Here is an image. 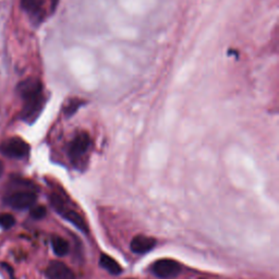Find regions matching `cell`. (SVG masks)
<instances>
[{"label":"cell","instance_id":"cell-14","mask_svg":"<svg viewBox=\"0 0 279 279\" xmlns=\"http://www.w3.org/2000/svg\"><path fill=\"white\" fill-rule=\"evenodd\" d=\"M76 101L77 99H75V102L72 101L71 103H69V105L66 107V113L68 114V116H71V114H72L78 108V107H80V105H81L80 101L78 102H76Z\"/></svg>","mask_w":279,"mask_h":279},{"label":"cell","instance_id":"cell-5","mask_svg":"<svg viewBox=\"0 0 279 279\" xmlns=\"http://www.w3.org/2000/svg\"><path fill=\"white\" fill-rule=\"evenodd\" d=\"M37 201V194L34 191H14L4 198L6 205L13 210L31 209Z\"/></svg>","mask_w":279,"mask_h":279},{"label":"cell","instance_id":"cell-2","mask_svg":"<svg viewBox=\"0 0 279 279\" xmlns=\"http://www.w3.org/2000/svg\"><path fill=\"white\" fill-rule=\"evenodd\" d=\"M49 202H51L53 209L58 213L63 219L68 220L69 223L72 224L84 234L89 233V227H88V224L85 223L83 216L80 213H77L75 210L71 209V207L64 202V200L60 195L56 194V193H53L51 197H49Z\"/></svg>","mask_w":279,"mask_h":279},{"label":"cell","instance_id":"cell-6","mask_svg":"<svg viewBox=\"0 0 279 279\" xmlns=\"http://www.w3.org/2000/svg\"><path fill=\"white\" fill-rule=\"evenodd\" d=\"M182 266L175 260L162 259L152 264L151 273L161 279H174L180 275Z\"/></svg>","mask_w":279,"mask_h":279},{"label":"cell","instance_id":"cell-10","mask_svg":"<svg viewBox=\"0 0 279 279\" xmlns=\"http://www.w3.org/2000/svg\"><path fill=\"white\" fill-rule=\"evenodd\" d=\"M52 248L57 256H66L70 251V243L59 235H53L52 237Z\"/></svg>","mask_w":279,"mask_h":279},{"label":"cell","instance_id":"cell-17","mask_svg":"<svg viewBox=\"0 0 279 279\" xmlns=\"http://www.w3.org/2000/svg\"><path fill=\"white\" fill-rule=\"evenodd\" d=\"M200 279H204V278H200Z\"/></svg>","mask_w":279,"mask_h":279},{"label":"cell","instance_id":"cell-3","mask_svg":"<svg viewBox=\"0 0 279 279\" xmlns=\"http://www.w3.org/2000/svg\"><path fill=\"white\" fill-rule=\"evenodd\" d=\"M91 144L92 141L88 133L80 132L76 134L68 146V156L71 163L74 164V165L81 163L84 156L88 154Z\"/></svg>","mask_w":279,"mask_h":279},{"label":"cell","instance_id":"cell-1","mask_svg":"<svg viewBox=\"0 0 279 279\" xmlns=\"http://www.w3.org/2000/svg\"><path fill=\"white\" fill-rule=\"evenodd\" d=\"M18 93L24 102L21 119L31 125L36 121L44 108L45 96L43 94V84L37 78L28 77L19 84Z\"/></svg>","mask_w":279,"mask_h":279},{"label":"cell","instance_id":"cell-7","mask_svg":"<svg viewBox=\"0 0 279 279\" xmlns=\"http://www.w3.org/2000/svg\"><path fill=\"white\" fill-rule=\"evenodd\" d=\"M47 279H75V274L67 264L60 261H53L46 268Z\"/></svg>","mask_w":279,"mask_h":279},{"label":"cell","instance_id":"cell-15","mask_svg":"<svg viewBox=\"0 0 279 279\" xmlns=\"http://www.w3.org/2000/svg\"><path fill=\"white\" fill-rule=\"evenodd\" d=\"M2 265H3L7 270H8V273H9V275H10V278H11V279H14V273L12 271V270H13L12 267H11L10 265H8V264H6V263H3Z\"/></svg>","mask_w":279,"mask_h":279},{"label":"cell","instance_id":"cell-11","mask_svg":"<svg viewBox=\"0 0 279 279\" xmlns=\"http://www.w3.org/2000/svg\"><path fill=\"white\" fill-rule=\"evenodd\" d=\"M23 9L26 10L35 20H41L42 16V6L39 0H22Z\"/></svg>","mask_w":279,"mask_h":279},{"label":"cell","instance_id":"cell-8","mask_svg":"<svg viewBox=\"0 0 279 279\" xmlns=\"http://www.w3.org/2000/svg\"><path fill=\"white\" fill-rule=\"evenodd\" d=\"M157 246V241L155 238L147 237L144 234H138L131 240L130 249L134 254H146L151 252Z\"/></svg>","mask_w":279,"mask_h":279},{"label":"cell","instance_id":"cell-13","mask_svg":"<svg viewBox=\"0 0 279 279\" xmlns=\"http://www.w3.org/2000/svg\"><path fill=\"white\" fill-rule=\"evenodd\" d=\"M30 215L33 219H43L46 215H47V210L45 206L43 205H36V206H33L31 207V212H30Z\"/></svg>","mask_w":279,"mask_h":279},{"label":"cell","instance_id":"cell-16","mask_svg":"<svg viewBox=\"0 0 279 279\" xmlns=\"http://www.w3.org/2000/svg\"><path fill=\"white\" fill-rule=\"evenodd\" d=\"M4 170H5L4 163H3L2 161H0V177H2V176H3V174H4Z\"/></svg>","mask_w":279,"mask_h":279},{"label":"cell","instance_id":"cell-4","mask_svg":"<svg viewBox=\"0 0 279 279\" xmlns=\"http://www.w3.org/2000/svg\"><path fill=\"white\" fill-rule=\"evenodd\" d=\"M0 153L9 158L22 160L30 153V145L21 138H9L0 144Z\"/></svg>","mask_w":279,"mask_h":279},{"label":"cell","instance_id":"cell-9","mask_svg":"<svg viewBox=\"0 0 279 279\" xmlns=\"http://www.w3.org/2000/svg\"><path fill=\"white\" fill-rule=\"evenodd\" d=\"M99 265L112 276H118L123 273V267L119 265V263L116 260H113L111 256L105 253H103L99 257Z\"/></svg>","mask_w":279,"mask_h":279},{"label":"cell","instance_id":"cell-12","mask_svg":"<svg viewBox=\"0 0 279 279\" xmlns=\"http://www.w3.org/2000/svg\"><path fill=\"white\" fill-rule=\"evenodd\" d=\"M16 225V218L10 213H2L0 214V227L3 229H10Z\"/></svg>","mask_w":279,"mask_h":279}]
</instances>
